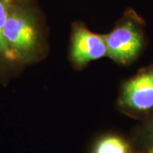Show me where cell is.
<instances>
[{
    "label": "cell",
    "mask_w": 153,
    "mask_h": 153,
    "mask_svg": "<svg viewBox=\"0 0 153 153\" xmlns=\"http://www.w3.org/2000/svg\"><path fill=\"white\" fill-rule=\"evenodd\" d=\"M4 37L16 63L27 64L38 58L41 33L32 0L10 4Z\"/></svg>",
    "instance_id": "6da1fadb"
},
{
    "label": "cell",
    "mask_w": 153,
    "mask_h": 153,
    "mask_svg": "<svg viewBox=\"0 0 153 153\" xmlns=\"http://www.w3.org/2000/svg\"><path fill=\"white\" fill-rule=\"evenodd\" d=\"M105 39L107 56L117 63H130L140 53L144 44L141 21L136 14L128 12Z\"/></svg>",
    "instance_id": "7a4b0ae2"
},
{
    "label": "cell",
    "mask_w": 153,
    "mask_h": 153,
    "mask_svg": "<svg viewBox=\"0 0 153 153\" xmlns=\"http://www.w3.org/2000/svg\"><path fill=\"white\" fill-rule=\"evenodd\" d=\"M119 104L132 113H145L153 109V65L126 82Z\"/></svg>",
    "instance_id": "3957f363"
},
{
    "label": "cell",
    "mask_w": 153,
    "mask_h": 153,
    "mask_svg": "<svg viewBox=\"0 0 153 153\" xmlns=\"http://www.w3.org/2000/svg\"><path fill=\"white\" fill-rule=\"evenodd\" d=\"M71 60L77 66L107 56L105 36L90 32L82 24L75 25L71 36Z\"/></svg>",
    "instance_id": "277c9868"
},
{
    "label": "cell",
    "mask_w": 153,
    "mask_h": 153,
    "mask_svg": "<svg viewBox=\"0 0 153 153\" xmlns=\"http://www.w3.org/2000/svg\"><path fill=\"white\" fill-rule=\"evenodd\" d=\"M93 153H130V146L123 138L109 134L95 143Z\"/></svg>",
    "instance_id": "5b68a950"
},
{
    "label": "cell",
    "mask_w": 153,
    "mask_h": 153,
    "mask_svg": "<svg viewBox=\"0 0 153 153\" xmlns=\"http://www.w3.org/2000/svg\"><path fill=\"white\" fill-rule=\"evenodd\" d=\"M10 4L0 0V63H16L4 37V29L9 14Z\"/></svg>",
    "instance_id": "8992f818"
},
{
    "label": "cell",
    "mask_w": 153,
    "mask_h": 153,
    "mask_svg": "<svg viewBox=\"0 0 153 153\" xmlns=\"http://www.w3.org/2000/svg\"><path fill=\"white\" fill-rule=\"evenodd\" d=\"M146 136H147V140L149 143L151 144L152 146H153V120L151 122V123L148 126Z\"/></svg>",
    "instance_id": "52a82bcc"
},
{
    "label": "cell",
    "mask_w": 153,
    "mask_h": 153,
    "mask_svg": "<svg viewBox=\"0 0 153 153\" xmlns=\"http://www.w3.org/2000/svg\"><path fill=\"white\" fill-rule=\"evenodd\" d=\"M4 2H5L9 4H18V3H22V2H26L28 0H2Z\"/></svg>",
    "instance_id": "ba28073f"
},
{
    "label": "cell",
    "mask_w": 153,
    "mask_h": 153,
    "mask_svg": "<svg viewBox=\"0 0 153 153\" xmlns=\"http://www.w3.org/2000/svg\"><path fill=\"white\" fill-rule=\"evenodd\" d=\"M147 153H153V146H151V147L148 149Z\"/></svg>",
    "instance_id": "9c48e42d"
}]
</instances>
